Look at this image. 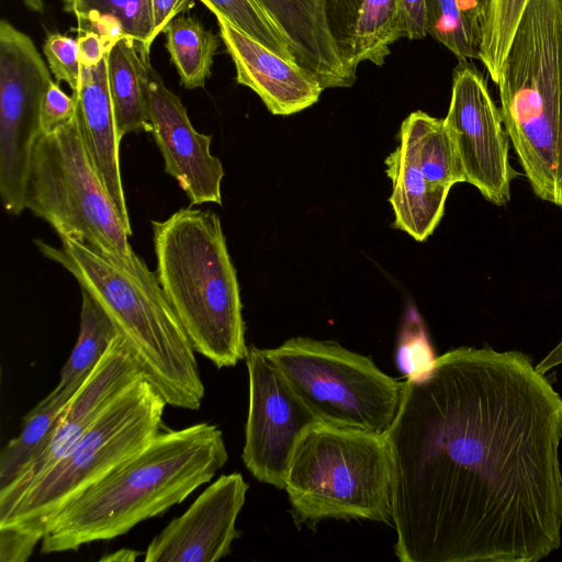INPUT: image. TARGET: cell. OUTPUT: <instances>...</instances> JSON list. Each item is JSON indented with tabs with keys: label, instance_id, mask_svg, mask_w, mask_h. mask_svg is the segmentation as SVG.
<instances>
[{
	"label": "cell",
	"instance_id": "7c38bea8",
	"mask_svg": "<svg viewBox=\"0 0 562 562\" xmlns=\"http://www.w3.org/2000/svg\"><path fill=\"white\" fill-rule=\"evenodd\" d=\"M465 182L488 202L504 205L510 200V183L518 176L508 157V135L499 109L485 79L471 64L461 61L453 71L451 100L443 119Z\"/></svg>",
	"mask_w": 562,
	"mask_h": 562
},
{
	"label": "cell",
	"instance_id": "f35d334b",
	"mask_svg": "<svg viewBox=\"0 0 562 562\" xmlns=\"http://www.w3.org/2000/svg\"><path fill=\"white\" fill-rule=\"evenodd\" d=\"M558 3H559V5H560V8L562 10V0H558Z\"/></svg>",
	"mask_w": 562,
	"mask_h": 562
},
{
	"label": "cell",
	"instance_id": "d4e9b609",
	"mask_svg": "<svg viewBox=\"0 0 562 562\" xmlns=\"http://www.w3.org/2000/svg\"><path fill=\"white\" fill-rule=\"evenodd\" d=\"M81 294L78 338L61 368L59 382L53 389L56 392L63 390L75 379L89 374L119 334L111 318L93 297L82 289Z\"/></svg>",
	"mask_w": 562,
	"mask_h": 562
},
{
	"label": "cell",
	"instance_id": "484cf974",
	"mask_svg": "<svg viewBox=\"0 0 562 562\" xmlns=\"http://www.w3.org/2000/svg\"><path fill=\"white\" fill-rule=\"evenodd\" d=\"M529 0H491L480 45V59L497 81L515 32Z\"/></svg>",
	"mask_w": 562,
	"mask_h": 562
},
{
	"label": "cell",
	"instance_id": "44dd1931",
	"mask_svg": "<svg viewBox=\"0 0 562 562\" xmlns=\"http://www.w3.org/2000/svg\"><path fill=\"white\" fill-rule=\"evenodd\" d=\"M75 15L79 34L94 31L113 46L121 37L133 38L149 55L154 38L150 0H63Z\"/></svg>",
	"mask_w": 562,
	"mask_h": 562
},
{
	"label": "cell",
	"instance_id": "8992f818",
	"mask_svg": "<svg viewBox=\"0 0 562 562\" xmlns=\"http://www.w3.org/2000/svg\"><path fill=\"white\" fill-rule=\"evenodd\" d=\"M166 405L144 375L123 387L70 451L0 514V540L32 554L52 516L160 432Z\"/></svg>",
	"mask_w": 562,
	"mask_h": 562
},
{
	"label": "cell",
	"instance_id": "83f0119b",
	"mask_svg": "<svg viewBox=\"0 0 562 562\" xmlns=\"http://www.w3.org/2000/svg\"><path fill=\"white\" fill-rule=\"evenodd\" d=\"M427 30L461 61L480 59L463 20L458 0H426Z\"/></svg>",
	"mask_w": 562,
	"mask_h": 562
},
{
	"label": "cell",
	"instance_id": "9a60e30c",
	"mask_svg": "<svg viewBox=\"0 0 562 562\" xmlns=\"http://www.w3.org/2000/svg\"><path fill=\"white\" fill-rule=\"evenodd\" d=\"M248 484L240 473L221 475L149 542L145 562H215L228 555L240 532L237 517Z\"/></svg>",
	"mask_w": 562,
	"mask_h": 562
},
{
	"label": "cell",
	"instance_id": "2e32d148",
	"mask_svg": "<svg viewBox=\"0 0 562 562\" xmlns=\"http://www.w3.org/2000/svg\"><path fill=\"white\" fill-rule=\"evenodd\" d=\"M216 19L220 37L236 69V81L256 92L272 114L291 115L318 101L324 89L311 74L223 18Z\"/></svg>",
	"mask_w": 562,
	"mask_h": 562
},
{
	"label": "cell",
	"instance_id": "52a82bcc",
	"mask_svg": "<svg viewBox=\"0 0 562 562\" xmlns=\"http://www.w3.org/2000/svg\"><path fill=\"white\" fill-rule=\"evenodd\" d=\"M284 490L296 525L327 518L392 524L393 465L385 436L316 422L293 451Z\"/></svg>",
	"mask_w": 562,
	"mask_h": 562
},
{
	"label": "cell",
	"instance_id": "6da1fadb",
	"mask_svg": "<svg viewBox=\"0 0 562 562\" xmlns=\"http://www.w3.org/2000/svg\"><path fill=\"white\" fill-rule=\"evenodd\" d=\"M402 562H533L560 547L562 397L518 351L460 347L404 381L385 436Z\"/></svg>",
	"mask_w": 562,
	"mask_h": 562
},
{
	"label": "cell",
	"instance_id": "8fae6325",
	"mask_svg": "<svg viewBox=\"0 0 562 562\" xmlns=\"http://www.w3.org/2000/svg\"><path fill=\"white\" fill-rule=\"evenodd\" d=\"M248 413L241 459L261 483L284 490L293 451L317 419L266 349L248 347Z\"/></svg>",
	"mask_w": 562,
	"mask_h": 562
},
{
	"label": "cell",
	"instance_id": "277c9868",
	"mask_svg": "<svg viewBox=\"0 0 562 562\" xmlns=\"http://www.w3.org/2000/svg\"><path fill=\"white\" fill-rule=\"evenodd\" d=\"M151 227L158 281L194 351L218 369L245 360L239 284L218 215L190 205Z\"/></svg>",
	"mask_w": 562,
	"mask_h": 562
},
{
	"label": "cell",
	"instance_id": "e575fe53",
	"mask_svg": "<svg viewBox=\"0 0 562 562\" xmlns=\"http://www.w3.org/2000/svg\"><path fill=\"white\" fill-rule=\"evenodd\" d=\"M560 363H562V341L535 368L540 374L544 375L546 372Z\"/></svg>",
	"mask_w": 562,
	"mask_h": 562
},
{
	"label": "cell",
	"instance_id": "1f68e13d",
	"mask_svg": "<svg viewBox=\"0 0 562 562\" xmlns=\"http://www.w3.org/2000/svg\"><path fill=\"white\" fill-rule=\"evenodd\" d=\"M403 34L409 40H420L428 35L426 0H397Z\"/></svg>",
	"mask_w": 562,
	"mask_h": 562
},
{
	"label": "cell",
	"instance_id": "5b68a950",
	"mask_svg": "<svg viewBox=\"0 0 562 562\" xmlns=\"http://www.w3.org/2000/svg\"><path fill=\"white\" fill-rule=\"evenodd\" d=\"M504 127L532 191L562 207V10L529 0L495 82Z\"/></svg>",
	"mask_w": 562,
	"mask_h": 562
},
{
	"label": "cell",
	"instance_id": "e0dca14e",
	"mask_svg": "<svg viewBox=\"0 0 562 562\" xmlns=\"http://www.w3.org/2000/svg\"><path fill=\"white\" fill-rule=\"evenodd\" d=\"M325 15L341 61L353 72L363 61L383 65L404 36L397 0H325Z\"/></svg>",
	"mask_w": 562,
	"mask_h": 562
},
{
	"label": "cell",
	"instance_id": "7402d4cb",
	"mask_svg": "<svg viewBox=\"0 0 562 562\" xmlns=\"http://www.w3.org/2000/svg\"><path fill=\"white\" fill-rule=\"evenodd\" d=\"M400 143L403 144L429 183L450 190L465 182L453 140L443 120L423 111L411 113L402 123Z\"/></svg>",
	"mask_w": 562,
	"mask_h": 562
},
{
	"label": "cell",
	"instance_id": "3957f363",
	"mask_svg": "<svg viewBox=\"0 0 562 562\" xmlns=\"http://www.w3.org/2000/svg\"><path fill=\"white\" fill-rule=\"evenodd\" d=\"M59 247L34 240L59 263L111 318L127 341L145 379L167 405L195 411L205 389L195 351L156 271L134 251L130 257L102 252L78 239L59 236Z\"/></svg>",
	"mask_w": 562,
	"mask_h": 562
},
{
	"label": "cell",
	"instance_id": "4316f807",
	"mask_svg": "<svg viewBox=\"0 0 562 562\" xmlns=\"http://www.w3.org/2000/svg\"><path fill=\"white\" fill-rule=\"evenodd\" d=\"M199 1L213 12L216 18H223L276 54L294 61L285 38L254 0Z\"/></svg>",
	"mask_w": 562,
	"mask_h": 562
},
{
	"label": "cell",
	"instance_id": "8d00e7d4",
	"mask_svg": "<svg viewBox=\"0 0 562 562\" xmlns=\"http://www.w3.org/2000/svg\"><path fill=\"white\" fill-rule=\"evenodd\" d=\"M24 5L36 13H43L44 12V2L43 0H22Z\"/></svg>",
	"mask_w": 562,
	"mask_h": 562
},
{
	"label": "cell",
	"instance_id": "603a6c76",
	"mask_svg": "<svg viewBox=\"0 0 562 562\" xmlns=\"http://www.w3.org/2000/svg\"><path fill=\"white\" fill-rule=\"evenodd\" d=\"M87 376L75 379L60 391H52L25 415L20 434L0 453V487L42 447Z\"/></svg>",
	"mask_w": 562,
	"mask_h": 562
},
{
	"label": "cell",
	"instance_id": "cb8c5ba5",
	"mask_svg": "<svg viewBox=\"0 0 562 562\" xmlns=\"http://www.w3.org/2000/svg\"><path fill=\"white\" fill-rule=\"evenodd\" d=\"M164 33L166 48L181 86L186 89L203 88L211 75L220 37L191 15H177Z\"/></svg>",
	"mask_w": 562,
	"mask_h": 562
},
{
	"label": "cell",
	"instance_id": "f546056e",
	"mask_svg": "<svg viewBox=\"0 0 562 562\" xmlns=\"http://www.w3.org/2000/svg\"><path fill=\"white\" fill-rule=\"evenodd\" d=\"M43 53L57 82H66L72 92L77 91L81 79V64L77 40L60 33L49 34Z\"/></svg>",
	"mask_w": 562,
	"mask_h": 562
},
{
	"label": "cell",
	"instance_id": "ba28073f",
	"mask_svg": "<svg viewBox=\"0 0 562 562\" xmlns=\"http://www.w3.org/2000/svg\"><path fill=\"white\" fill-rule=\"evenodd\" d=\"M25 209L58 236L78 239L102 252L130 257L132 231L123 222L92 161L77 113L42 133L32 151Z\"/></svg>",
	"mask_w": 562,
	"mask_h": 562
},
{
	"label": "cell",
	"instance_id": "9c48e42d",
	"mask_svg": "<svg viewBox=\"0 0 562 562\" xmlns=\"http://www.w3.org/2000/svg\"><path fill=\"white\" fill-rule=\"evenodd\" d=\"M266 352L317 422L386 436L404 382L369 357L308 337H292Z\"/></svg>",
	"mask_w": 562,
	"mask_h": 562
},
{
	"label": "cell",
	"instance_id": "74e56055",
	"mask_svg": "<svg viewBox=\"0 0 562 562\" xmlns=\"http://www.w3.org/2000/svg\"><path fill=\"white\" fill-rule=\"evenodd\" d=\"M477 2H479V5H480L482 12L484 13V16L486 18L491 0H477ZM484 22H485V20H484Z\"/></svg>",
	"mask_w": 562,
	"mask_h": 562
},
{
	"label": "cell",
	"instance_id": "ac0fdd59",
	"mask_svg": "<svg viewBox=\"0 0 562 562\" xmlns=\"http://www.w3.org/2000/svg\"><path fill=\"white\" fill-rule=\"evenodd\" d=\"M108 56V55H106ZM105 58L95 66L81 65L76 113L92 161L123 222L132 231L120 167L117 136Z\"/></svg>",
	"mask_w": 562,
	"mask_h": 562
},
{
	"label": "cell",
	"instance_id": "f1b7e54d",
	"mask_svg": "<svg viewBox=\"0 0 562 562\" xmlns=\"http://www.w3.org/2000/svg\"><path fill=\"white\" fill-rule=\"evenodd\" d=\"M436 358L423 319L418 312L411 307L406 313L398 338L397 366L408 379L427 371L434 364Z\"/></svg>",
	"mask_w": 562,
	"mask_h": 562
},
{
	"label": "cell",
	"instance_id": "4fadbf2b",
	"mask_svg": "<svg viewBox=\"0 0 562 562\" xmlns=\"http://www.w3.org/2000/svg\"><path fill=\"white\" fill-rule=\"evenodd\" d=\"M144 375L125 338L119 333L63 412L36 453L0 487V514L40 476L63 459L106 404L127 384Z\"/></svg>",
	"mask_w": 562,
	"mask_h": 562
},
{
	"label": "cell",
	"instance_id": "d590c367",
	"mask_svg": "<svg viewBox=\"0 0 562 562\" xmlns=\"http://www.w3.org/2000/svg\"><path fill=\"white\" fill-rule=\"evenodd\" d=\"M140 553L132 549H120L115 552L103 555L100 561L105 562H126L135 561Z\"/></svg>",
	"mask_w": 562,
	"mask_h": 562
},
{
	"label": "cell",
	"instance_id": "836d02e7",
	"mask_svg": "<svg viewBox=\"0 0 562 562\" xmlns=\"http://www.w3.org/2000/svg\"><path fill=\"white\" fill-rule=\"evenodd\" d=\"M153 11L154 38H156L179 13L191 8V0H150Z\"/></svg>",
	"mask_w": 562,
	"mask_h": 562
},
{
	"label": "cell",
	"instance_id": "5bb4252c",
	"mask_svg": "<svg viewBox=\"0 0 562 562\" xmlns=\"http://www.w3.org/2000/svg\"><path fill=\"white\" fill-rule=\"evenodd\" d=\"M147 98L151 134L161 153L165 171L186 193L190 205L222 204L225 171L210 149L212 136L199 133L181 99L147 66Z\"/></svg>",
	"mask_w": 562,
	"mask_h": 562
},
{
	"label": "cell",
	"instance_id": "4dcf8cb0",
	"mask_svg": "<svg viewBox=\"0 0 562 562\" xmlns=\"http://www.w3.org/2000/svg\"><path fill=\"white\" fill-rule=\"evenodd\" d=\"M76 114V100L52 82L44 93L41 104L42 133L53 131L70 121Z\"/></svg>",
	"mask_w": 562,
	"mask_h": 562
},
{
	"label": "cell",
	"instance_id": "ffe728a7",
	"mask_svg": "<svg viewBox=\"0 0 562 562\" xmlns=\"http://www.w3.org/2000/svg\"><path fill=\"white\" fill-rule=\"evenodd\" d=\"M149 55L136 42L121 37L106 56L108 82L120 140L127 134L150 132L147 98Z\"/></svg>",
	"mask_w": 562,
	"mask_h": 562
},
{
	"label": "cell",
	"instance_id": "30bf717a",
	"mask_svg": "<svg viewBox=\"0 0 562 562\" xmlns=\"http://www.w3.org/2000/svg\"><path fill=\"white\" fill-rule=\"evenodd\" d=\"M50 69L29 35L0 22V196L13 215L25 209L34 145L42 134L41 104Z\"/></svg>",
	"mask_w": 562,
	"mask_h": 562
},
{
	"label": "cell",
	"instance_id": "d6986e66",
	"mask_svg": "<svg viewBox=\"0 0 562 562\" xmlns=\"http://www.w3.org/2000/svg\"><path fill=\"white\" fill-rule=\"evenodd\" d=\"M386 175L392 182L390 203L394 227L415 240H426L439 224L450 190L432 186L423 175L408 149L400 143L385 159Z\"/></svg>",
	"mask_w": 562,
	"mask_h": 562
},
{
	"label": "cell",
	"instance_id": "7a4b0ae2",
	"mask_svg": "<svg viewBox=\"0 0 562 562\" xmlns=\"http://www.w3.org/2000/svg\"><path fill=\"white\" fill-rule=\"evenodd\" d=\"M228 460L223 432L203 422L159 432L144 449L64 505L45 525L42 553L76 551L160 516Z\"/></svg>",
	"mask_w": 562,
	"mask_h": 562
},
{
	"label": "cell",
	"instance_id": "d6a6232c",
	"mask_svg": "<svg viewBox=\"0 0 562 562\" xmlns=\"http://www.w3.org/2000/svg\"><path fill=\"white\" fill-rule=\"evenodd\" d=\"M77 43L79 60L82 66L98 65L105 58L112 47L102 35L94 31H87L79 34Z\"/></svg>",
	"mask_w": 562,
	"mask_h": 562
}]
</instances>
